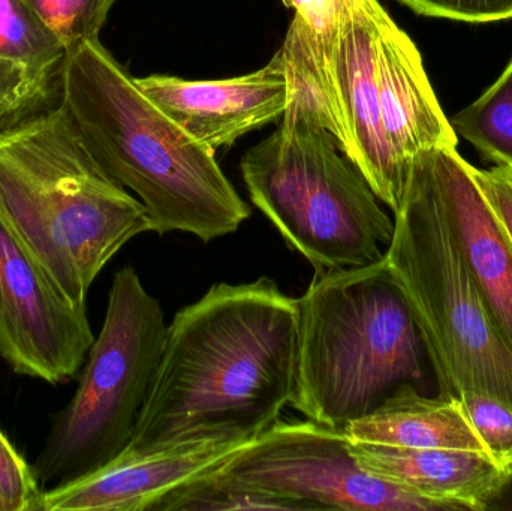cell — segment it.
<instances>
[{"label": "cell", "instance_id": "5b68a950", "mask_svg": "<svg viewBox=\"0 0 512 511\" xmlns=\"http://www.w3.org/2000/svg\"><path fill=\"white\" fill-rule=\"evenodd\" d=\"M384 260L420 329L439 396L512 405V350L463 261L423 152L409 165Z\"/></svg>", "mask_w": 512, "mask_h": 511}, {"label": "cell", "instance_id": "ffe728a7", "mask_svg": "<svg viewBox=\"0 0 512 511\" xmlns=\"http://www.w3.org/2000/svg\"><path fill=\"white\" fill-rule=\"evenodd\" d=\"M224 510H298V507L216 470L168 495L155 511Z\"/></svg>", "mask_w": 512, "mask_h": 511}, {"label": "cell", "instance_id": "7c38bea8", "mask_svg": "<svg viewBox=\"0 0 512 511\" xmlns=\"http://www.w3.org/2000/svg\"><path fill=\"white\" fill-rule=\"evenodd\" d=\"M135 83L180 128L212 150L233 146L243 135L283 116L289 102L279 51L264 68L227 80L149 75L135 78Z\"/></svg>", "mask_w": 512, "mask_h": 511}, {"label": "cell", "instance_id": "7a4b0ae2", "mask_svg": "<svg viewBox=\"0 0 512 511\" xmlns=\"http://www.w3.org/2000/svg\"><path fill=\"white\" fill-rule=\"evenodd\" d=\"M62 105L96 164L137 194L155 233L182 231L209 243L251 216L215 150L144 95L99 39L68 54Z\"/></svg>", "mask_w": 512, "mask_h": 511}, {"label": "cell", "instance_id": "8992f818", "mask_svg": "<svg viewBox=\"0 0 512 511\" xmlns=\"http://www.w3.org/2000/svg\"><path fill=\"white\" fill-rule=\"evenodd\" d=\"M339 150L324 126L285 111L240 164L252 203L315 270L375 263L394 233L375 192Z\"/></svg>", "mask_w": 512, "mask_h": 511}, {"label": "cell", "instance_id": "8fae6325", "mask_svg": "<svg viewBox=\"0 0 512 511\" xmlns=\"http://www.w3.org/2000/svg\"><path fill=\"white\" fill-rule=\"evenodd\" d=\"M251 441H206L152 452L123 450L93 473L44 491L41 511H155L168 495L224 467Z\"/></svg>", "mask_w": 512, "mask_h": 511}, {"label": "cell", "instance_id": "ac0fdd59", "mask_svg": "<svg viewBox=\"0 0 512 511\" xmlns=\"http://www.w3.org/2000/svg\"><path fill=\"white\" fill-rule=\"evenodd\" d=\"M294 11L279 53L289 87L316 99L333 96V60L352 0H282Z\"/></svg>", "mask_w": 512, "mask_h": 511}, {"label": "cell", "instance_id": "9a60e30c", "mask_svg": "<svg viewBox=\"0 0 512 511\" xmlns=\"http://www.w3.org/2000/svg\"><path fill=\"white\" fill-rule=\"evenodd\" d=\"M68 54L23 0H0V134L62 105Z\"/></svg>", "mask_w": 512, "mask_h": 511}, {"label": "cell", "instance_id": "d4e9b609", "mask_svg": "<svg viewBox=\"0 0 512 511\" xmlns=\"http://www.w3.org/2000/svg\"><path fill=\"white\" fill-rule=\"evenodd\" d=\"M475 179L504 225L512 242V168L505 165L480 170L474 167Z\"/></svg>", "mask_w": 512, "mask_h": 511}, {"label": "cell", "instance_id": "277c9868", "mask_svg": "<svg viewBox=\"0 0 512 511\" xmlns=\"http://www.w3.org/2000/svg\"><path fill=\"white\" fill-rule=\"evenodd\" d=\"M297 300L291 407L306 419L345 431L402 387L423 392L429 356L384 257L367 266L316 270Z\"/></svg>", "mask_w": 512, "mask_h": 511}, {"label": "cell", "instance_id": "ba28073f", "mask_svg": "<svg viewBox=\"0 0 512 511\" xmlns=\"http://www.w3.org/2000/svg\"><path fill=\"white\" fill-rule=\"evenodd\" d=\"M219 471L298 510L450 511L367 473L345 431L309 419L279 420Z\"/></svg>", "mask_w": 512, "mask_h": 511}, {"label": "cell", "instance_id": "484cf974", "mask_svg": "<svg viewBox=\"0 0 512 511\" xmlns=\"http://www.w3.org/2000/svg\"><path fill=\"white\" fill-rule=\"evenodd\" d=\"M512 511V473L502 483L498 494L493 498L492 503L487 507V511Z\"/></svg>", "mask_w": 512, "mask_h": 511}, {"label": "cell", "instance_id": "7402d4cb", "mask_svg": "<svg viewBox=\"0 0 512 511\" xmlns=\"http://www.w3.org/2000/svg\"><path fill=\"white\" fill-rule=\"evenodd\" d=\"M465 416L483 441L490 458L512 473V405L495 396L468 393L459 398Z\"/></svg>", "mask_w": 512, "mask_h": 511}, {"label": "cell", "instance_id": "9c48e42d", "mask_svg": "<svg viewBox=\"0 0 512 511\" xmlns=\"http://www.w3.org/2000/svg\"><path fill=\"white\" fill-rule=\"evenodd\" d=\"M95 342L86 308L72 305L0 216V356L17 374L59 384Z\"/></svg>", "mask_w": 512, "mask_h": 511}, {"label": "cell", "instance_id": "6da1fadb", "mask_svg": "<svg viewBox=\"0 0 512 511\" xmlns=\"http://www.w3.org/2000/svg\"><path fill=\"white\" fill-rule=\"evenodd\" d=\"M298 300L219 282L177 312L128 449L255 440L294 398Z\"/></svg>", "mask_w": 512, "mask_h": 511}, {"label": "cell", "instance_id": "5bb4252c", "mask_svg": "<svg viewBox=\"0 0 512 511\" xmlns=\"http://www.w3.org/2000/svg\"><path fill=\"white\" fill-rule=\"evenodd\" d=\"M378 74L385 140L403 173L423 150L457 147L459 138L433 92L417 45L388 12L379 32Z\"/></svg>", "mask_w": 512, "mask_h": 511}, {"label": "cell", "instance_id": "e0dca14e", "mask_svg": "<svg viewBox=\"0 0 512 511\" xmlns=\"http://www.w3.org/2000/svg\"><path fill=\"white\" fill-rule=\"evenodd\" d=\"M351 441L408 447L483 453L486 446L469 423L459 399L430 398L405 386L345 429Z\"/></svg>", "mask_w": 512, "mask_h": 511}, {"label": "cell", "instance_id": "2e32d148", "mask_svg": "<svg viewBox=\"0 0 512 511\" xmlns=\"http://www.w3.org/2000/svg\"><path fill=\"white\" fill-rule=\"evenodd\" d=\"M358 465L405 491L444 504L450 511H487L507 474L483 453L408 449L351 441Z\"/></svg>", "mask_w": 512, "mask_h": 511}, {"label": "cell", "instance_id": "4316f807", "mask_svg": "<svg viewBox=\"0 0 512 511\" xmlns=\"http://www.w3.org/2000/svg\"><path fill=\"white\" fill-rule=\"evenodd\" d=\"M0 511H5V510H3L2 504H0Z\"/></svg>", "mask_w": 512, "mask_h": 511}, {"label": "cell", "instance_id": "603a6c76", "mask_svg": "<svg viewBox=\"0 0 512 511\" xmlns=\"http://www.w3.org/2000/svg\"><path fill=\"white\" fill-rule=\"evenodd\" d=\"M41 483L0 429V504L5 511H41Z\"/></svg>", "mask_w": 512, "mask_h": 511}, {"label": "cell", "instance_id": "30bf717a", "mask_svg": "<svg viewBox=\"0 0 512 511\" xmlns=\"http://www.w3.org/2000/svg\"><path fill=\"white\" fill-rule=\"evenodd\" d=\"M387 14L378 0H352L333 60V84L342 140L339 149L396 212L408 174L391 155L379 104V32Z\"/></svg>", "mask_w": 512, "mask_h": 511}, {"label": "cell", "instance_id": "cb8c5ba5", "mask_svg": "<svg viewBox=\"0 0 512 511\" xmlns=\"http://www.w3.org/2000/svg\"><path fill=\"white\" fill-rule=\"evenodd\" d=\"M426 17L466 23H490L512 18V0H400Z\"/></svg>", "mask_w": 512, "mask_h": 511}, {"label": "cell", "instance_id": "4fadbf2b", "mask_svg": "<svg viewBox=\"0 0 512 511\" xmlns=\"http://www.w3.org/2000/svg\"><path fill=\"white\" fill-rule=\"evenodd\" d=\"M463 261L512 350V242L457 147L423 150Z\"/></svg>", "mask_w": 512, "mask_h": 511}, {"label": "cell", "instance_id": "d6986e66", "mask_svg": "<svg viewBox=\"0 0 512 511\" xmlns=\"http://www.w3.org/2000/svg\"><path fill=\"white\" fill-rule=\"evenodd\" d=\"M484 158L512 168V60L501 77L471 105L450 119Z\"/></svg>", "mask_w": 512, "mask_h": 511}, {"label": "cell", "instance_id": "52a82bcc", "mask_svg": "<svg viewBox=\"0 0 512 511\" xmlns=\"http://www.w3.org/2000/svg\"><path fill=\"white\" fill-rule=\"evenodd\" d=\"M167 323L132 267L116 272L101 333L90 347L77 392L57 416L36 459L41 486L65 485L128 449L149 396Z\"/></svg>", "mask_w": 512, "mask_h": 511}, {"label": "cell", "instance_id": "44dd1931", "mask_svg": "<svg viewBox=\"0 0 512 511\" xmlns=\"http://www.w3.org/2000/svg\"><path fill=\"white\" fill-rule=\"evenodd\" d=\"M68 53L99 39L117 0H23Z\"/></svg>", "mask_w": 512, "mask_h": 511}, {"label": "cell", "instance_id": "3957f363", "mask_svg": "<svg viewBox=\"0 0 512 511\" xmlns=\"http://www.w3.org/2000/svg\"><path fill=\"white\" fill-rule=\"evenodd\" d=\"M0 216L78 308L111 258L153 231L146 207L96 164L63 105L0 134Z\"/></svg>", "mask_w": 512, "mask_h": 511}]
</instances>
